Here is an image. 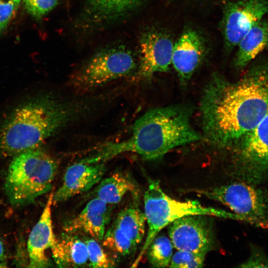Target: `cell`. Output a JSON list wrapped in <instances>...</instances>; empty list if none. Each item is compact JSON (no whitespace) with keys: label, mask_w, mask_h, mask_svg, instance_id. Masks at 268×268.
<instances>
[{"label":"cell","mask_w":268,"mask_h":268,"mask_svg":"<svg viewBox=\"0 0 268 268\" xmlns=\"http://www.w3.org/2000/svg\"><path fill=\"white\" fill-rule=\"evenodd\" d=\"M201 112L206 139L232 149L268 113V68L254 69L236 83L215 74L203 90Z\"/></svg>","instance_id":"cell-1"},{"label":"cell","mask_w":268,"mask_h":268,"mask_svg":"<svg viewBox=\"0 0 268 268\" xmlns=\"http://www.w3.org/2000/svg\"><path fill=\"white\" fill-rule=\"evenodd\" d=\"M191 115L190 109L180 105L151 109L135 122L128 138L106 144L86 161L105 162L125 152L136 153L147 160L162 158L174 148L201 139L191 124Z\"/></svg>","instance_id":"cell-2"},{"label":"cell","mask_w":268,"mask_h":268,"mask_svg":"<svg viewBox=\"0 0 268 268\" xmlns=\"http://www.w3.org/2000/svg\"><path fill=\"white\" fill-rule=\"evenodd\" d=\"M76 113L75 108L48 96L23 103L0 127V152L14 156L40 147L72 121Z\"/></svg>","instance_id":"cell-3"},{"label":"cell","mask_w":268,"mask_h":268,"mask_svg":"<svg viewBox=\"0 0 268 268\" xmlns=\"http://www.w3.org/2000/svg\"><path fill=\"white\" fill-rule=\"evenodd\" d=\"M58 166L56 159L40 147L14 155L4 185L10 203L15 206L27 204L50 191Z\"/></svg>","instance_id":"cell-4"},{"label":"cell","mask_w":268,"mask_h":268,"mask_svg":"<svg viewBox=\"0 0 268 268\" xmlns=\"http://www.w3.org/2000/svg\"><path fill=\"white\" fill-rule=\"evenodd\" d=\"M144 213L147 223V233L140 252L132 264L136 267L153 239L164 227L175 220L191 215H205L223 218L244 220L234 213L223 209L203 206L197 201H181L170 198L162 190L159 181L151 180L143 195Z\"/></svg>","instance_id":"cell-5"},{"label":"cell","mask_w":268,"mask_h":268,"mask_svg":"<svg viewBox=\"0 0 268 268\" xmlns=\"http://www.w3.org/2000/svg\"><path fill=\"white\" fill-rule=\"evenodd\" d=\"M232 150L235 177L253 185L268 179V113Z\"/></svg>","instance_id":"cell-6"},{"label":"cell","mask_w":268,"mask_h":268,"mask_svg":"<svg viewBox=\"0 0 268 268\" xmlns=\"http://www.w3.org/2000/svg\"><path fill=\"white\" fill-rule=\"evenodd\" d=\"M135 66L133 55L127 49L116 47L104 50L74 74L71 84L78 91L87 92L128 75Z\"/></svg>","instance_id":"cell-7"},{"label":"cell","mask_w":268,"mask_h":268,"mask_svg":"<svg viewBox=\"0 0 268 268\" xmlns=\"http://www.w3.org/2000/svg\"><path fill=\"white\" fill-rule=\"evenodd\" d=\"M192 192L225 205L244 220H259L268 217V196L256 185L236 182Z\"/></svg>","instance_id":"cell-8"},{"label":"cell","mask_w":268,"mask_h":268,"mask_svg":"<svg viewBox=\"0 0 268 268\" xmlns=\"http://www.w3.org/2000/svg\"><path fill=\"white\" fill-rule=\"evenodd\" d=\"M210 216L188 215L170 223L168 233L174 248L205 255L214 249L216 240Z\"/></svg>","instance_id":"cell-9"},{"label":"cell","mask_w":268,"mask_h":268,"mask_svg":"<svg viewBox=\"0 0 268 268\" xmlns=\"http://www.w3.org/2000/svg\"><path fill=\"white\" fill-rule=\"evenodd\" d=\"M268 12L267 0H239L229 3L224 9L222 20L226 48L232 49L238 45Z\"/></svg>","instance_id":"cell-10"},{"label":"cell","mask_w":268,"mask_h":268,"mask_svg":"<svg viewBox=\"0 0 268 268\" xmlns=\"http://www.w3.org/2000/svg\"><path fill=\"white\" fill-rule=\"evenodd\" d=\"M173 46L171 39L161 32L144 34L140 42L139 77L148 79L155 73L168 71L172 64Z\"/></svg>","instance_id":"cell-11"},{"label":"cell","mask_w":268,"mask_h":268,"mask_svg":"<svg viewBox=\"0 0 268 268\" xmlns=\"http://www.w3.org/2000/svg\"><path fill=\"white\" fill-rule=\"evenodd\" d=\"M106 170L105 162L80 160L69 166L65 173L62 185L53 194V204L88 191L100 181Z\"/></svg>","instance_id":"cell-12"},{"label":"cell","mask_w":268,"mask_h":268,"mask_svg":"<svg viewBox=\"0 0 268 268\" xmlns=\"http://www.w3.org/2000/svg\"><path fill=\"white\" fill-rule=\"evenodd\" d=\"M205 56L202 40L195 30L185 31L174 45L172 64L182 84L185 85Z\"/></svg>","instance_id":"cell-13"},{"label":"cell","mask_w":268,"mask_h":268,"mask_svg":"<svg viewBox=\"0 0 268 268\" xmlns=\"http://www.w3.org/2000/svg\"><path fill=\"white\" fill-rule=\"evenodd\" d=\"M112 207L95 198L90 201L77 215L64 223L63 229L67 233H85L101 241L109 223Z\"/></svg>","instance_id":"cell-14"},{"label":"cell","mask_w":268,"mask_h":268,"mask_svg":"<svg viewBox=\"0 0 268 268\" xmlns=\"http://www.w3.org/2000/svg\"><path fill=\"white\" fill-rule=\"evenodd\" d=\"M53 194L52 192L49 195L40 217L29 236L27 242L29 268H42L52 266L46 252L48 249H51L56 240L51 216Z\"/></svg>","instance_id":"cell-15"},{"label":"cell","mask_w":268,"mask_h":268,"mask_svg":"<svg viewBox=\"0 0 268 268\" xmlns=\"http://www.w3.org/2000/svg\"><path fill=\"white\" fill-rule=\"evenodd\" d=\"M57 267L78 268L87 267L88 252L84 241L74 234H64L57 239L51 249Z\"/></svg>","instance_id":"cell-16"},{"label":"cell","mask_w":268,"mask_h":268,"mask_svg":"<svg viewBox=\"0 0 268 268\" xmlns=\"http://www.w3.org/2000/svg\"><path fill=\"white\" fill-rule=\"evenodd\" d=\"M238 45L235 63L237 67H242L268 47V22L261 20L256 23Z\"/></svg>","instance_id":"cell-17"},{"label":"cell","mask_w":268,"mask_h":268,"mask_svg":"<svg viewBox=\"0 0 268 268\" xmlns=\"http://www.w3.org/2000/svg\"><path fill=\"white\" fill-rule=\"evenodd\" d=\"M135 186L125 174L117 172L109 177L101 179L96 188V198L109 204H115L121 201L129 192L134 193Z\"/></svg>","instance_id":"cell-18"},{"label":"cell","mask_w":268,"mask_h":268,"mask_svg":"<svg viewBox=\"0 0 268 268\" xmlns=\"http://www.w3.org/2000/svg\"><path fill=\"white\" fill-rule=\"evenodd\" d=\"M146 222L144 213L131 205L119 213L114 224L137 247L144 236Z\"/></svg>","instance_id":"cell-19"},{"label":"cell","mask_w":268,"mask_h":268,"mask_svg":"<svg viewBox=\"0 0 268 268\" xmlns=\"http://www.w3.org/2000/svg\"><path fill=\"white\" fill-rule=\"evenodd\" d=\"M174 247L169 238L164 235L156 236L151 242L145 254L152 267H169Z\"/></svg>","instance_id":"cell-20"},{"label":"cell","mask_w":268,"mask_h":268,"mask_svg":"<svg viewBox=\"0 0 268 268\" xmlns=\"http://www.w3.org/2000/svg\"><path fill=\"white\" fill-rule=\"evenodd\" d=\"M102 240L104 247L121 256H129L136 248L114 223L105 231Z\"/></svg>","instance_id":"cell-21"},{"label":"cell","mask_w":268,"mask_h":268,"mask_svg":"<svg viewBox=\"0 0 268 268\" xmlns=\"http://www.w3.org/2000/svg\"><path fill=\"white\" fill-rule=\"evenodd\" d=\"M139 0H88L91 9L99 15L119 16L134 7Z\"/></svg>","instance_id":"cell-22"},{"label":"cell","mask_w":268,"mask_h":268,"mask_svg":"<svg viewBox=\"0 0 268 268\" xmlns=\"http://www.w3.org/2000/svg\"><path fill=\"white\" fill-rule=\"evenodd\" d=\"M88 252V267L96 268H114L115 261L104 251L94 238H86L84 241Z\"/></svg>","instance_id":"cell-23"},{"label":"cell","mask_w":268,"mask_h":268,"mask_svg":"<svg viewBox=\"0 0 268 268\" xmlns=\"http://www.w3.org/2000/svg\"><path fill=\"white\" fill-rule=\"evenodd\" d=\"M206 255L184 250L173 254L169 267L175 268H202Z\"/></svg>","instance_id":"cell-24"},{"label":"cell","mask_w":268,"mask_h":268,"mask_svg":"<svg viewBox=\"0 0 268 268\" xmlns=\"http://www.w3.org/2000/svg\"><path fill=\"white\" fill-rule=\"evenodd\" d=\"M25 7L35 18H41L57 5L58 0H23Z\"/></svg>","instance_id":"cell-25"},{"label":"cell","mask_w":268,"mask_h":268,"mask_svg":"<svg viewBox=\"0 0 268 268\" xmlns=\"http://www.w3.org/2000/svg\"><path fill=\"white\" fill-rule=\"evenodd\" d=\"M17 8L15 0H0V32L6 28Z\"/></svg>","instance_id":"cell-26"},{"label":"cell","mask_w":268,"mask_h":268,"mask_svg":"<svg viewBox=\"0 0 268 268\" xmlns=\"http://www.w3.org/2000/svg\"><path fill=\"white\" fill-rule=\"evenodd\" d=\"M239 267L268 268V259L261 250L254 248L249 259Z\"/></svg>","instance_id":"cell-27"},{"label":"cell","mask_w":268,"mask_h":268,"mask_svg":"<svg viewBox=\"0 0 268 268\" xmlns=\"http://www.w3.org/2000/svg\"><path fill=\"white\" fill-rule=\"evenodd\" d=\"M7 260L3 244L0 238V268L7 267Z\"/></svg>","instance_id":"cell-28"},{"label":"cell","mask_w":268,"mask_h":268,"mask_svg":"<svg viewBox=\"0 0 268 268\" xmlns=\"http://www.w3.org/2000/svg\"><path fill=\"white\" fill-rule=\"evenodd\" d=\"M15 1L16 7L17 8L18 7L19 4L20 2H21V0H15Z\"/></svg>","instance_id":"cell-29"}]
</instances>
